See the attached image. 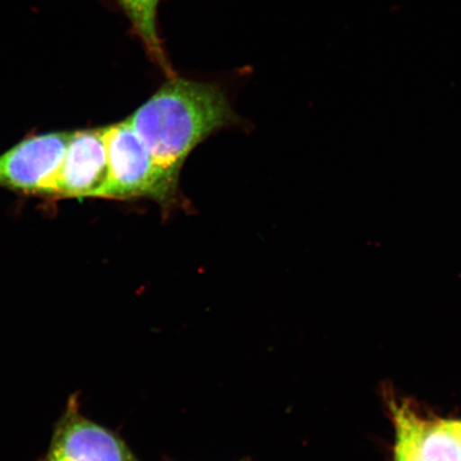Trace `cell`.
Here are the masks:
<instances>
[{
	"instance_id": "1",
	"label": "cell",
	"mask_w": 461,
	"mask_h": 461,
	"mask_svg": "<svg viewBox=\"0 0 461 461\" xmlns=\"http://www.w3.org/2000/svg\"><path fill=\"white\" fill-rule=\"evenodd\" d=\"M149 154L178 185L184 163L215 131L239 122L221 86L171 77L129 118Z\"/></svg>"
},
{
	"instance_id": "2",
	"label": "cell",
	"mask_w": 461,
	"mask_h": 461,
	"mask_svg": "<svg viewBox=\"0 0 461 461\" xmlns=\"http://www.w3.org/2000/svg\"><path fill=\"white\" fill-rule=\"evenodd\" d=\"M103 130L109 166L105 198H149L164 207L175 204L178 185L165 175L129 121Z\"/></svg>"
},
{
	"instance_id": "3",
	"label": "cell",
	"mask_w": 461,
	"mask_h": 461,
	"mask_svg": "<svg viewBox=\"0 0 461 461\" xmlns=\"http://www.w3.org/2000/svg\"><path fill=\"white\" fill-rule=\"evenodd\" d=\"M79 396L68 397L48 451L34 461H141L118 431L85 416Z\"/></svg>"
},
{
	"instance_id": "4",
	"label": "cell",
	"mask_w": 461,
	"mask_h": 461,
	"mask_svg": "<svg viewBox=\"0 0 461 461\" xmlns=\"http://www.w3.org/2000/svg\"><path fill=\"white\" fill-rule=\"evenodd\" d=\"M71 132H49L23 140L0 157V187L50 194Z\"/></svg>"
},
{
	"instance_id": "5",
	"label": "cell",
	"mask_w": 461,
	"mask_h": 461,
	"mask_svg": "<svg viewBox=\"0 0 461 461\" xmlns=\"http://www.w3.org/2000/svg\"><path fill=\"white\" fill-rule=\"evenodd\" d=\"M108 180L104 130L71 132L50 194L67 198H105Z\"/></svg>"
},
{
	"instance_id": "6",
	"label": "cell",
	"mask_w": 461,
	"mask_h": 461,
	"mask_svg": "<svg viewBox=\"0 0 461 461\" xmlns=\"http://www.w3.org/2000/svg\"><path fill=\"white\" fill-rule=\"evenodd\" d=\"M396 438L406 441L420 461H461V441L449 420H426L392 402Z\"/></svg>"
},
{
	"instance_id": "7",
	"label": "cell",
	"mask_w": 461,
	"mask_h": 461,
	"mask_svg": "<svg viewBox=\"0 0 461 461\" xmlns=\"http://www.w3.org/2000/svg\"><path fill=\"white\" fill-rule=\"evenodd\" d=\"M117 3L128 17L149 59L167 77H176L159 38L158 11L160 0H117Z\"/></svg>"
},
{
	"instance_id": "8",
	"label": "cell",
	"mask_w": 461,
	"mask_h": 461,
	"mask_svg": "<svg viewBox=\"0 0 461 461\" xmlns=\"http://www.w3.org/2000/svg\"><path fill=\"white\" fill-rule=\"evenodd\" d=\"M394 461H420L414 449L406 441L396 438Z\"/></svg>"
},
{
	"instance_id": "9",
	"label": "cell",
	"mask_w": 461,
	"mask_h": 461,
	"mask_svg": "<svg viewBox=\"0 0 461 461\" xmlns=\"http://www.w3.org/2000/svg\"><path fill=\"white\" fill-rule=\"evenodd\" d=\"M449 423H451L452 429L455 430V432H456L461 441V420H449Z\"/></svg>"
}]
</instances>
